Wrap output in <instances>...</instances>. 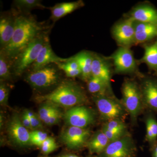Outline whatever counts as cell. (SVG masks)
<instances>
[{
  "mask_svg": "<svg viewBox=\"0 0 157 157\" xmlns=\"http://www.w3.org/2000/svg\"><path fill=\"white\" fill-rule=\"evenodd\" d=\"M113 68L112 62L109 57L94 53L92 68V76L100 78L110 88Z\"/></svg>",
  "mask_w": 157,
  "mask_h": 157,
  "instance_id": "obj_14",
  "label": "cell"
},
{
  "mask_svg": "<svg viewBox=\"0 0 157 157\" xmlns=\"http://www.w3.org/2000/svg\"><path fill=\"white\" fill-rule=\"evenodd\" d=\"M101 118L105 121L114 119L124 121L128 114L122 104L113 95L92 96Z\"/></svg>",
  "mask_w": 157,
  "mask_h": 157,
  "instance_id": "obj_5",
  "label": "cell"
},
{
  "mask_svg": "<svg viewBox=\"0 0 157 157\" xmlns=\"http://www.w3.org/2000/svg\"><path fill=\"white\" fill-rule=\"evenodd\" d=\"M59 157H81L78 156L76 155H72V154H67V155H62L60 156ZM86 157H92L91 156H88Z\"/></svg>",
  "mask_w": 157,
  "mask_h": 157,
  "instance_id": "obj_37",
  "label": "cell"
},
{
  "mask_svg": "<svg viewBox=\"0 0 157 157\" xmlns=\"http://www.w3.org/2000/svg\"><path fill=\"white\" fill-rule=\"evenodd\" d=\"M68 59L69 58H63L58 56L52 50L48 40L41 49L36 59L30 68L31 71H35L51 64H57L67 61Z\"/></svg>",
  "mask_w": 157,
  "mask_h": 157,
  "instance_id": "obj_17",
  "label": "cell"
},
{
  "mask_svg": "<svg viewBox=\"0 0 157 157\" xmlns=\"http://www.w3.org/2000/svg\"><path fill=\"white\" fill-rule=\"evenodd\" d=\"M125 17L136 22L157 24V9L149 3H143L134 7Z\"/></svg>",
  "mask_w": 157,
  "mask_h": 157,
  "instance_id": "obj_15",
  "label": "cell"
},
{
  "mask_svg": "<svg viewBox=\"0 0 157 157\" xmlns=\"http://www.w3.org/2000/svg\"><path fill=\"white\" fill-rule=\"evenodd\" d=\"M42 152L45 154L50 153L57 148L55 140L52 137H48L41 147Z\"/></svg>",
  "mask_w": 157,
  "mask_h": 157,
  "instance_id": "obj_31",
  "label": "cell"
},
{
  "mask_svg": "<svg viewBox=\"0 0 157 157\" xmlns=\"http://www.w3.org/2000/svg\"><path fill=\"white\" fill-rule=\"evenodd\" d=\"M25 112L29 118L32 130L34 131V130H39V129L42 128L43 127L42 121L39 117L38 114H36L30 110H26Z\"/></svg>",
  "mask_w": 157,
  "mask_h": 157,
  "instance_id": "obj_30",
  "label": "cell"
},
{
  "mask_svg": "<svg viewBox=\"0 0 157 157\" xmlns=\"http://www.w3.org/2000/svg\"><path fill=\"white\" fill-rule=\"evenodd\" d=\"M35 100L39 103L49 102L66 107L83 105L88 101L84 90L75 82H62L53 90L46 94L37 96Z\"/></svg>",
  "mask_w": 157,
  "mask_h": 157,
  "instance_id": "obj_2",
  "label": "cell"
},
{
  "mask_svg": "<svg viewBox=\"0 0 157 157\" xmlns=\"http://www.w3.org/2000/svg\"><path fill=\"white\" fill-rule=\"evenodd\" d=\"M143 45L144 54L138 63L139 64L145 63L149 72L157 76V38Z\"/></svg>",
  "mask_w": 157,
  "mask_h": 157,
  "instance_id": "obj_19",
  "label": "cell"
},
{
  "mask_svg": "<svg viewBox=\"0 0 157 157\" xmlns=\"http://www.w3.org/2000/svg\"><path fill=\"white\" fill-rule=\"evenodd\" d=\"M66 123L69 126L86 128L94 123L95 115L91 109L84 105L70 108L64 114Z\"/></svg>",
  "mask_w": 157,
  "mask_h": 157,
  "instance_id": "obj_11",
  "label": "cell"
},
{
  "mask_svg": "<svg viewBox=\"0 0 157 157\" xmlns=\"http://www.w3.org/2000/svg\"><path fill=\"white\" fill-rule=\"evenodd\" d=\"M84 6V3L82 1L58 3L49 8L51 13V19L55 22Z\"/></svg>",
  "mask_w": 157,
  "mask_h": 157,
  "instance_id": "obj_20",
  "label": "cell"
},
{
  "mask_svg": "<svg viewBox=\"0 0 157 157\" xmlns=\"http://www.w3.org/2000/svg\"><path fill=\"white\" fill-rule=\"evenodd\" d=\"M13 63L8 58L3 51H0V78L1 81L6 82L11 80L13 75Z\"/></svg>",
  "mask_w": 157,
  "mask_h": 157,
  "instance_id": "obj_25",
  "label": "cell"
},
{
  "mask_svg": "<svg viewBox=\"0 0 157 157\" xmlns=\"http://www.w3.org/2000/svg\"><path fill=\"white\" fill-rule=\"evenodd\" d=\"M122 104L128 112L131 121L137 123V118L144 109L139 83L135 78L124 79L121 86Z\"/></svg>",
  "mask_w": 157,
  "mask_h": 157,
  "instance_id": "obj_3",
  "label": "cell"
},
{
  "mask_svg": "<svg viewBox=\"0 0 157 157\" xmlns=\"http://www.w3.org/2000/svg\"><path fill=\"white\" fill-rule=\"evenodd\" d=\"M102 128L113 131L126 132V125L124 121L114 119L105 122Z\"/></svg>",
  "mask_w": 157,
  "mask_h": 157,
  "instance_id": "obj_29",
  "label": "cell"
},
{
  "mask_svg": "<svg viewBox=\"0 0 157 157\" xmlns=\"http://www.w3.org/2000/svg\"><path fill=\"white\" fill-rule=\"evenodd\" d=\"M109 58L115 74L134 75L136 78L142 74L138 69V61L130 48L120 47Z\"/></svg>",
  "mask_w": 157,
  "mask_h": 157,
  "instance_id": "obj_6",
  "label": "cell"
},
{
  "mask_svg": "<svg viewBox=\"0 0 157 157\" xmlns=\"http://www.w3.org/2000/svg\"><path fill=\"white\" fill-rule=\"evenodd\" d=\"M7 132L10 139L18 146H25L30 144V132L24 126L17 113L12 116L9 121Z\"/></svg>",
  "mask_w": 157,
  "mask_h": 157,
  "instance_id": "obj_13",
  "label": "cell"
},
{
  "mask_svg": "<svg viewBox=\"0 0 157 157\" xmlns=\"http://www.w3.org/2000/svg\"><path fill=\"white\" fill-rule=\"evenodd\" d=\"M40 107L38 115L43 122L57 108V106L49 102H44Z\"/></svg>",
  "mask_w": 157,
  "mask_h": 157,
  "instance_id": "obj_27",
  "label": "cell"
},
{
  "mask_svg": "<svg viewBox=\"0 0 157 157\" xmlns=\"http://www.w3.org/2000/svg\"><path fill=\"white\" fill-rule=\"evenodd\" d=\"M8 12L0 18V44L1 49L9 45L13 36L15 27L16 12Z\"/></svg>",
  "mask_w": 157,
  "mask_h": 157,
  "instance_id": "obj_16",
  "label": "cell"
},
{
  "mask_svg": "<svg viewBox=\"0 0 157 157\" xmlns=\"http://www.w3.org/2000/svg\"><path fill=\"white\" fill-rule=\"evenodd\" d=\"M137 78L144 109L157 114V76L142 73Z\"/></svg>",
  "mask_w": 157,
  "mask_h": 157,
  "instance_id": "obj_9",
  "label": "cell"
},
{
  "mask_svg": "<svg viewBox=\"0 0 157 157\" xmlns=\"http://www.w3.org/2000/svg\"><path fill=\"white\" fill-rule=\"evenodd\" d=\"M14 3L19 13L27 14L32 9L46 8L39 0H15Z\"/></svg>",
  "mask_w": 157,
  "mask_h": 157,
  "instance_id": "obj_26",
  "label": "cell"
},
{
  "mask_svg": "<svg viewBox=\"0 0 157 157\" xmlns=\"http://www.w3.org/2000/svg\"><path fill=\"white\" fill-rule=\"evenodd\" d=\"M51 64L35 71H31L26 76V81L36 89L48 88L58 84L60 73L57 66Z\"/></svg>",
  "mask_w": 157,
  "mask_h": 157,
  "instance_id": "obj_7",
  "label": "cell"
},
{
  "mask_svg": "<svg viewBox=\"0 0 157 157\" xmlns=\"http://www.w3.org/2000/svg\"><path fill=\"white\" fill-rule=\"evenodd\" d=\"M155 114L152 111L147 110L145 117L146 134L145 139L150 147L154 144L157 140V120Z\"/></svg>",
  "mask_w": 157,
  "mask_h": 157,
  "instance_id": "obj_23",
  "label": "cell"
},
{
  "mask_svg": "<svg viewBox=\"0 0 157 157\" xmlns=\"http://www.w3.org/2000/svg\"><path fill=\"white\" fill-rule=\"evenodd\" d=\"M135 45L144 44L157 38V24L135 21Z\"/></svg>",
  "mask_w": 157,
  "mask_h": 157,
  "instance_id": "obj_18",
  "label": "cell"
},
{
  "mask_svg": "<svg viewBox=\"0 0 157 157\" xmlns=\"http://www.w3.org/2000/svg\"><path fill=\"white\" fill-rule=\"evenodd\" d=\"M88 91L92 96L98 95H113L112 88L104 82L95 76H92L87 82Z\"/></svg>",
  "mask_w": 157,
  "mask_h": 157,
  "instance_id": "obj_24",
  "label": "cell"
},
{
  "mask_svg": "<svg viewBox=\"0 0 157 157\" xmlns=\"http://www.w3.org/2000/svg\"><path fill=\"white\" fill-rule=\"evenodd\" d=\"M10 88L5 81L0 82V104L2 106H6L8 104Z\"/></svg>",
  "mask_w": 157,
  "mask_h": 157,
  "instance_id": "obj_32",
  "label": "cell"
},
{
  "mask_svg": "<svg viewBox=\"0 0 157 157\" xmlns=\"http://www.w3.org/2000/svg\"><path fill=\"white\" fill-rule=\"evenodd\" d=\"M49 40L47 32L37 36L18 55L13 62V75L20 76L36 60L41 49Z\"/></svg>",
  "mask_w": 157,
  "mask_h": 157,
  "instance_id": "obj_4",
  "label": "cell"
},
{
  "mask_svg": "<svg viewBox=\"0 0 157 157\" xmlns=\"http://www.w3.org/2000/svg\"><path fill=\"white\" fill-rule=\"evenodd\" d=\"M48 137L47 133L40 130H34L30 132V142L31 144L41 147Z\"/></svg>",
  "mask_w": 157,
  "mask_h": 157,
  "instance_id": "obj_28",
  "label": "cell"
},
{
  "mask_svg": "<svg viewBox=\"0 0 157 157\" xmlns=\"http://www.w3.org/2000/svg\"><path fill=\"white\" fill-rule=\"evenodd\" d=\"M47 29L29 14L17 13L15 27L9 45L3 51L13 63L14 59L34 39Z\"/></svg>",
  "mask_w": 157,
  "mask_h": 157,
  "instance_id": "obj_1",
  "label": "cell"
},
{
  "mask_svg": "<svg viewBox=\"0 0 157 157\" xmlns=\"http://www.w3.org/2000/svg\"><path fill=\"white\" fill-rule=\"evenodd\" d=\"M137 147L132 136L127 133L117 140L109 142L99 157H136Z\"/></svg>",
  "mask_w": 157,
  "mask_h": 157,
  "instance_id": "obj_8",
  "label": "cell"
},
{
  "mask_svg": "<svg viewBox=\"0 0 157 157\" xmlns=\"http://www.w3.org/2000/svg\"><path fill=\"white\" fill-rule=\"evenodd\" d=\"M101 130L103 131L104 134L107 136L110 142L114 141L120 138L125 134H126V132H120V131H113L102 128Z\"/></svg>",
  "mask_w": 157,
  "mask_h": 157,
  "instance_id": "obj_34",
  "label": "cell"
},
{
  "mask_svg": "<svg viewBox=\"0 0 157 157\" xmlns=\"http://www.w3.org/2000/svg\"><path fill=\"white\" fill-rule=\"evenodd\" d=\"M21 120V122H22L24 126L27 129H31L30 121L29 118L26 115L25 112H24Z\"/></svg>",
  "mask_w": 157,
  "mask_h": 157,
  "instance_id": "obj_35",
  "label": "cell"
},
{
  "mask_svg": "<svg viewBox=\"0 0 157 157\" xmlns=\"http://www.w3.org/2000/svg\"><path fill=\"white\" fill-rule=\"evenodd\" d=\"M113 37L119 47L131 48L135 45V21L126 17L113 27Z\"/></svg>",
  "mask_w": 157,
  "mask_h": 157,
  "instance_id": "obj_10",
  "label": "cell"
},
{
  "mask_svg": "<svg viewBox=\"0 0 157 157\" xmlns=\"http://www.w3.org/2000/svg\"><path fill=\"white\" fill-rule=\"evenodd\" d=\"M62 117L61 112L58 108H57L49 117L44 121L45 124L48 126H52L58 123Z\"/></svg>",
  "mask_w": 157,
  "mask_h": 157,
  "instance_id": "obj_33",
  "label": "cell"
},
{
  "mask_svg": "<svg viewBox=\"0 0 157 157\" xmlns=\"http://www.w3.org/2000/svg\"><path fill=\"white\" fill-rule=\"evenodd\" d=\"M110 141L102 130H100L95 133L88 140L86 146L91 154H101Z\"/></svg>",
  "mask_w": 157,
  "mask_h": 157,
  "instance_id": "obj_22",
  "label": "cell"
},
{
  "mask_svg": "<svg viewBox=\"0 0 157 157\" xmlns=\"http://www.w3.org/2000/svg\"><path fill=\"white\" fill-rule=\"evenodd\" d=\"M73 57L78 62L81 70V79L87 82L92 76V68L94 53L88 51H82Z\"/></svg>",
  "mask_w": 157,
  "mask_h": 157,
  "instance_id": "obj_21",
  "label": "cell"
},
{
  "mask_svg": "<svg viewBox=\"0 0 157 157\" xmlns=\"http://www.w3.org/2000/svg\"><path fill=\"white\" fill-rule=\"evenodd\" d=\"M90 134V131L86 128L70 126L63 132L61 139L68 148L78 149L86 144Z\"/></svg>",
  "mask_w": 157,
  "mask_h": 157,
  "instance_id": "obj_12",
  "label": "cell"
},
{
  "mask_svg": "<svg viewBox=\"0 0 157 157\" xmlns=\"http://www.w3.org/2000/svg\"><path fill=\"white\" fill-rule=\"evenodd\" d=\"M151 157H157V140L154 144L150 147Z\"/></svg>",
  "mask_w": 157,
  "mask_h": 157,
  "instance_id": "obj_36",
  "label": "cell"
}]
</instances>
